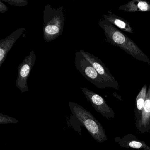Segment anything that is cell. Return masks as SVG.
<instances>
[{
  "mask_svg": "<svg viewBox=\"0 0 150 150\" xmlns=\"http://www.w3.org/2000/svg\"><path fill=\"white\" fill-rule=\"evenodd\" d=\"M69 106L72 114L67 122L68 127L71 126L81 136V127L83 126L99 143L107 140L104 128L89 111L76 103L69 102Z\"/></svg>",
  "mask_w": 150,
  "mask_h": 150,
  "instance_id": "obj_1",
  "label": "cell"
},
{
  "mask_svg": "<svg viewBox=\"0 0 150 150\" xmlns=\"http://www.w3.org/2000/svg\"><path fill=\"white\" fill-rule=\"evenodd\" d=\"M98 23L108 42L119 47L137 60L150 65V59L130 38L104 20H100Z\"/></svg>",
  "mask_w": 150,
  "mask_h": 150,
  "instance_id": "obj_2",
  "label": "cell"
},
{
  "mask_svg": "<svg viewBox=\"0 0 150 150\" xmlns=\"http://www.w3.org/2000/svg\"><path fill=\"white\" fill-rule=\"evenodd\" d=\"M43 27V38L45 42H50L61 35L64 26V7L54 8L50 4L45 6Z\"/></svg>",
  "mask_w": 150,
  "mask_h": 150,
  "instance_id": "obj_3",
  "label": "cell"
},
{
  "mask_svg": "<svg viewBox=\"0 0 150 150\" xmlns=\"http://www.w3.org/2000/svg\"><path fill=\"white\" fill-rule=\"evenodd\" d=\"M74 63L77 70L86 79L98 88L104 89L106 88L111 87L110 85L107 83L96 71L90 63L83 57L79 51L75 53Z\"/></svg>",
  "mask_w": 150,
  "mask_h": 150,
  "instance_id": "obj_4",
  "label": "cell"
},
{
  "mask_svg": "<svg viewBox=\"0 0 150 150\" xmlns=\"http://www.w3.org/2000/svg\"><path fill=\"white\" fill-rule=\"evenodd\" d=\"M36 56L32 50L24 59L18 67V75L16 85L21 93L29 91L28 81L33 66L35 63Z\"/></svg>",
  "mask_w": 150,
  "mask_h": 150,
  "instance_id": "obj_5",
  "label": "cell"
},
{
  "mask_svg": "<svg viewBox=\"0 0 150 150\" xmlns=\"http://www.w3.org/2000/svg\"><path fill=\"white\" fill-rule=\"evenodd\" d=\"M80 88L87 100L97 112L109 120L114 118L115 114L114 110L101 96L86 88L81 87Z\"/></svg>",
  "mask_w": 150,
  "mask_h": 150,
  "instance_id": "obj_6",
  "label": "cell"
},
{
  "mask_svg": "<svg viewBox=\"0 0 150 150\" xmlns=\"http://www.w3.org/2000/svg\"><path fill=\"white\" fill-rule=\"evenodd\" d=\"M79 51L83 57L90 63L96 71L101 76L103 79L110 85L111 87L115 89H118L119 85L118 82L99 58L83 50H80Z\"/></svg>",
  "mask_w": 150,
  "mask_h": 150,
  "instance_id": "obj_7",
  "label": "cell"
},
{
  "mask_svg": "<svg viewBox=\"0 0 150 150\" xmlns=\"http://www.w3.org/2000/svg\"><path fill=\"white\" fill-rule=\"evenodd\" d=\"M26 31L24 28H20L11 35L0 41V67L5 62L8 54L12 49L16 42Z\"/></svg>",
  "mask_w": 150,
  "mask_h": 150,
  "instance_id": "obj_8",
  "label": "cell"
},
{
  "mask_svg": "<svg viewBox=\"0 0 150 150\" xmlns=\"http://www.w3.org/2000/svg\"><path fill=\"white\" fill-rule=\"evenodd\" d=\"M118 9L128 13L150 12V4L147 1L141 0H132L127 4L120 6Z\"/></svg>",
  "mask_w": 150,
  "mask_h": 150,
  "instance_id": "obj_9",
  "label": "cell"
},
{
  "mask_svg": "<svg viewBox=\"0 0 150 150\" xmlns=\"http://www.w3.org/2000/svg\"><path fill=\"white\" fill-rule=\"evenodd\" d=\"M150 123V84L147 89L144 108L138 121L139 130L141 132L146 129Z\"/></svg>",
  "mask_w": 150,
  "mask_h": 150,
  "instance_id": "obj_10",
  "label": "cell"
},
{
  "mask_svg": "<svg viewBox=\"0 0 150 150\" xmlns=\"http://www.w3.org/2000/svg\"><path fill=\"white\" fill-rule=\"evenodd\" d=\"M103 17L105 21H107L115 27L119 28L124 32L131 34L134 33L133 29L129 22L122 17L117 16L114 14L103 15Z\"/></svg>",
  "mask_w": 150,
  "mask_h": 150,
  "instance_id": "obj_11",
  "label": "cell"
},
{
  "mask_svg": "<svg viewBox=\"0 0 150 150\" xmlns=\"http://www.w3.org/2000/svg\"><path fill=\"white\" fill-rule=\"evenodd\" d=\"M115 139H117V143L121 146L125 148L143 149L144 150L149 146L144 141L137 139L133 135H127L122 138Z\"/></svg>",
  "mask_w": 150,
  "mask_h": 150,
  "instance_id": "obj_12",
  "label": "cell"
},
{
  "mask_svg": "<svg viewBox=\"0 0 150 150\" xmlns=\"http://www.w3.org/2000/svg\"><path fill=\"white\" fill-rule=\"evenodd\" d=\"M147 91V85L145 84L143 86L136 98V106H137V110L139 114V119L141 116V113L144 108Z\"/></svg>",
  "mask_w": 150,
  "mask_h": 150,
  "instance_id": "obj_13",
  "label": "cell"
},
{
  "mask_svg": "<svg viewBox=\"0 0 150 150\" xmlns=\"http://www.w3.org/2000/svg\"><path fill=\"white\" fill-rule=\"evenodd\" d=\"M19 122L17 119L9 116L3 115L2 113L0 114V124H16Z\"/></svg>",
  "mask_w": 150,
  "mask_h": 150,
  "instance_id": "obj_14",
  "label": "cell"
},
{
  "mask_svg": "<svg viewBox=\"0 0 150 150\" xmlns=\"http://www.w3.org/2000/svg\"><path fill=\"white\" fill-rule=\"evenodd\" d=\"M6 3H8L9 5L15 6L24 7L28 4V1L27 0H2Z\"/></svg>",
  "mask_w": 150,
  "mask_h": 150,
  "instance_id": "obj_15",
  "label": "cell"
},
{
  "mask_svg": "<svg viewBox=\"0 0 150 150\" xmlns=\"http://www.w3.org/2000/svg\"><path fill=\"white\" fill-rule=\"evenodd\" d=\"M8 10L7 6L2 2V1H0V13H4L7 12Z\"/></svg>",
  "mask_w": 150,
  "mask_h": 150,
  "instance_id": "obj_16",
  "label": "cell"
},
{
  "mask_svg": "<svg viewBox=\"0 0 150 150\" xmlns=\"http://www.w3.org/2000/svg\"><path fill=\"white\" fill-rule=\"evenodd\" d=\"M144 150H150V147H149V146H148L147 148H146L145 149H144Z\"/></svg>",
  "mask_w": 150,
  "mask_h": 150,
  "instance_id": "obj_17",
  "label": "cell"
}]
</instances>
